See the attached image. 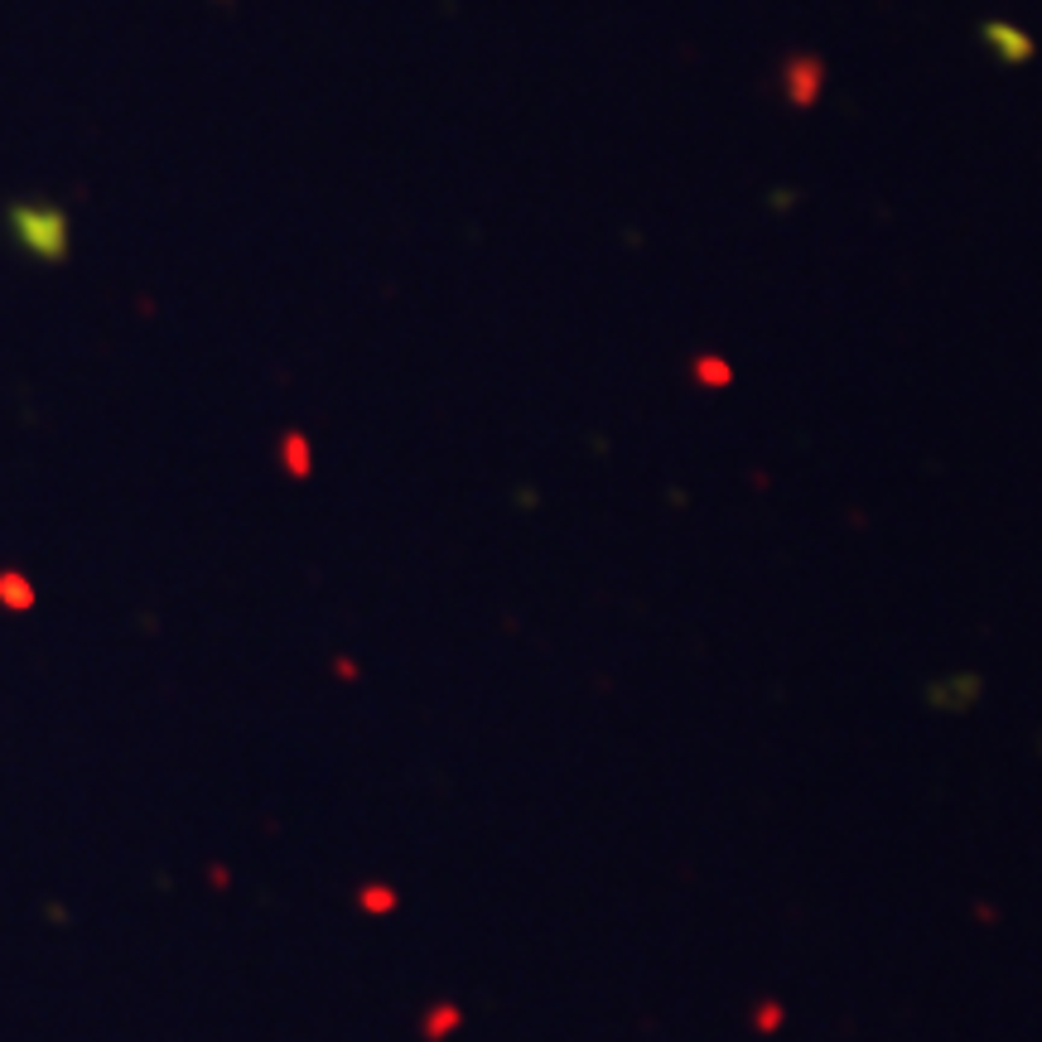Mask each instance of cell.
I'll use <instances>...</instances> for the list:
<instances>
[{
  "instance_id": "cell-1",
  "label": "cell",
  "mask_w": 1042,
  "mask_h": 1042,
  "mask_svg": "<svg viewBox=\"0 0 1042 1042\" xmlns=\"http://www.w3.org/2000/svg\"><path fill=\"white\" fill-rule=\"evenodd\" d=\"M5 222H10V237L20 242V247L34 256V261H63L68 256V247H73V227H68V218L58 213L54 203H10L5 208Z\"/></svg>"
}]
</instances>
